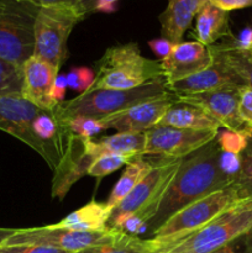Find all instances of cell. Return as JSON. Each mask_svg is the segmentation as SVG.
I'll return each instance as SVG.
<instances>
[{
    "label": "cell",
    "mask_w": 252,
    "mask_h": 253,
    "mask_svg": "<svg viewBox=\"0 0 252 253\" xmlns=\"http://www.w3.org/2000/svg\"><path fill=\"white\" fill-rule=\"evenodd\" d=\"M221 150L216 138L182 158L179 168L148 224L151 234L187 205L232 184L219 167Z\"/></svg>",
    "instance_id": "6da1fadb"
},
{
    "label": "cell",
    "mask_w": 252,
    "mask_h": 253,
    "mask_svg": "<svg viewBox=\"0 0 252 253\" xmlns=\"http://www.w3.org/2000/svg\"><path fill=\"white\" fill-rule=\"evenodd\" d=\"M169 91L166 88L165 78L160 77L143 85L128 90H116V89L88 90L71 100H63L54 106V111L59 120L63 123L77 116L100 120L142 101L167 95Z\"/></svg>",
    "instance_id": "7a4b0ae2"
},
{
    "label": "cell",
    "mask_w": 252,
    "mask_h": 253,
    "mask_svg": "<svg viewBox=\"0 0 252 253\" xmlns=\"http://www.w3.org/2000/svg\"><path fill=\"white\" fill-rule=\"evenodd\" d=\"M95 66V79L89 90H128L163 77L160 62L145 58L135 42L110 47Z\"/></svg>",
    "instance_id": "3957f363"
},
{
    "label": "cell",
    "mask_w": 252,
    "mask_h": 253,
    "mask_svg": "<svg viewBox=\"0 0 252 253\" xmlns=\"http://www.w3.org/2000/svg\"><path fill=\"white\" fill-rule=\"evenodd\" d=\"M85 17L72 5L40 7L34 27V54L59 69L66 62L67 42L78 22Z\"/></svg>",
    "instance_id": "277c9868"
},
{
    "label": "cell",
    "mask_w": 252,
    "mask_h": 253,
    "mask_svg": "<svg viewBox=\"0 0 252 253\" xmlns=\"http://www.w3.org/2000/svg\"><path fill=\"white\" fill-rule=\"evenodd\" d=\"M252 229V199L241 200L198 231L158 253H211Z\"/></svg>",
    "instance_id": "5b68a950"
},
{
    "label": "cell",
    "mask_w": 252,
    "mask_h": 253,
    "mask_svg": "<svg viewBox=\"0 0 252 253\" xmlns=\"http://www.w3.org/2000/svg\"><path fill=\"white\" fill-rule=\"evenodd\" d=\"M239 202L241 199L232 183L229 187L211 193L180 209L160 229L153 231L152 237L168 245L179 244Z\"/></svg>",
    "instance_id": "8992f818"
},
{
    "label": "cell",
    "mask_w": 252,
    "mask_h": 253,
    "mask_svg": "<svg viewBox=\"0 0 252 253\" xmlns=\"http://www.w3.org/2000/svg\"><path fill=\"white\" fill-rule=\"evenodd\" d=\"M39 7L0 0V58L22 66L34 54V27Z\"/></svg>",
    "instance_id": "52a82bcc"
},
{
    "label": "cell",
    "mask_w": 252,
    "mask_h": 253,
    "mask_svg": "<svg viewBox=\"0 0 252 253\" xmlns=\"http://www.w3.org/2000/svg\"><path fill=\"white\" fill-rule=\"evenodd\" d=\"M118 230L104 231H74L57 227L54 225L17 229L16 232L2 245H39L64 250L71 253L99 245L109 244L121 236Z\"/></svg>",
    "instance_id": "ba28073f"
},
{
    "label": "cell",
    "mask_w": 252,
    "mask_h": 253,
    "mask_svg": "<svg viewBox=\"0 0 252 253\" xmlns=\"http://www.w3.org/2000/svg\"><path fill=\"white\" fill-rule=\"evenodd\" d=\"M180 162L182 160H161L160 163L153 165L150 173L111 211L106 227L111 229L119 220L138 210L155 209L157 211L163 194L177 173Z\"/></svg>",
    "instance_id": "9c48e42d"
},
{
    "label": "cell",
    "mask_w": 252,
    "mask_h": 253,
    "mask_svg": "<svg viewBox=\"0 0 252 253\" xmlns=\"http://www.w3.org/2000/svg\"><path fill=\"white\" fill-rule=\"evenodd\" d=\"M219 131L190 130L155 126L145 132L142 156H158L161 160H182L215 140Z\"/></svg>",
    "instance_id": "30bf717a"
},
{
    "label": "cell",
    "mask_w": 252,
    "mask_h": 253,
    "mask_svg": "<svg viewBox=\"0 0 252 253\" xmlns=\"http://www.w3.org/2000/svg\"><path fill=\"white\" fill-rule=\"evenodd\" d=\"M177 100V95L169 91L167 95L138 103L99 121L105 130L114 128L118 132L145 133L157 125L166 111Z\"/></svg>",
    "instance_id": "8fae6325"
},
{
    "label": "cell",
    "mask_w": 252,
    "mask_h": 253,
    "mask_svg": "<svg viewBox=\"0 0 252 253\" xmlns=\"http://www.w3.org/2000/svg\"><path fill=\"white\" fill-rule=\"evenodd\" d=\"M40 110L21 95L0 96V130L26 143L46 160V151L32 131V121Z\"/></svg>",
    "instance_id": "7c38bea8"
},
{
    "label": "cell",
    "mask_w": 252,
    "mask_h": 253,
    "mask_svg": "<svg viewBox=\"0 0 252 253\" xmlns=\"http://www.w3.org/2000/svg\"><path fill=\"white\" fill-rule=\"evenodd\" d=\"M240 88L221 89V90L194 94V95H177V98L180 101L204 109L207 113L219 121L221 127L235 132L249 133L250 136H252L251 130L242 121L239 113Z\"/></svg>",
    "instance_id": "4fadbf2b"
},
{
    "label": "cell",
    "mask_w": 252,
    "mask_h": 253,
    "mask_svg": "<svg viewBox=\"0 0 252 253\" xmlns=\"http://www.w3.org/2000/svg\"><path fill=\"white\" fill-rule=\"evenodd\" d=\"M96 158L89 148V141L69 133L66 152L54 169L52 197L63 199L72 185L88 174L89 168Z\"/></svg>",
    "instance_id": "5bb4252c"
},
{
    "label": "cell",
    "mask_w": 252,
    "mask_h": 253,
    "mask_svg": "<svg viewBox=\"0 0 252 253\" xmlns=\"http://www.w3.org/2000/svg\"><path fill=\"white\" fill-rule=\"evenodd\" d=\"M160 63L166 83H173L211 66L214 53L210 47L198 41L180 42L173 46L172 52Z\"/></svg>",
    "instance_id": "9a60e30c"
},
{
    "label": "cell",
    "mask_w": 252,
    "mask_h": 253,
    "mask_svg": "<svg viewBox=\"0 0 252 253\" xmlns=\"http://www.w3.org/2000/svg\"><path fill=\"white\" fill-rule=\"evenodd\" d=\"M245 85L241 79L225 66L214 54V63L207 69L198 72L173 83H166L168 91L175 95H194L200 93L221 90V89L240 88Z\"/></svg>",
    "instance_id": "2e32d148"
},
{
    "label": "cell",
    "mask_w": 252,
    "mask_h": 253,
    "mask_svg": "<svg viewBox=\"0 0 252 253\" xmlns=\"http://www.w3.org/2000/svg\"><path fill=\"white\" fill-rule=\"evenodd\" d=\"M58 71L56 67L39 57H30L22 64V98L43 110H51L58 105L51 96Z\"/></svg>",
    "instance_id": "e0dca14e"
},
{
    "label": "cell",
    "mask_w": 252,
    "mask_h": 253,
    "mask_svg": "<svg viewBox=\"0 0 252 253\" xmlns=\"http://www.w3.org/2000/svg\"><path fill=\"white\" fill-rule=\"evenodd\" d=\"M208 0H168L167 7L160 15L161 35L173 44L183 42V36L193 19Z\"/></svg>",
    "instance_id": "ac0fdd59"
},
{
    "label": "cell",
    "mask_w": 252,
    "mask_h": 253,
    "mask_svg": "<svg viewBox=\"0 0 252 253\" xmlns=\"http://www.w3.org/2000/svg\"><path fill=\"white\" fill-rule=\"evenodd\" d=\"M156 126H169L190 130H215L221 128L219 121L199 106L184 103L178 99L162 116Z\"/></svg>",
    "instance_id": "d6986e66"
},
{
    "label": "cell",
    "mask_w": 252,
    "mask_h": 253,
    "mask_svg": "<svg viewBox=\"0 0 252 253\" xmlns=\"http://www.w3.org/2000/svg\"><path fill=\"white\" fill-rule=\"evenodd\" d=\"M194 35L197 41L207 47L214 46L215 42L222 37L231 36L229 12L208 1L197 15Z\"/></svg>",
    "instance_id": "ffe728a7"
},
{
    "label": "cell",
    "mask_w": 252,
    "mask_h": 253,
    "mask_svg": "<svg viewBox=\"0 0 252 253\" xmlns=\"http://www.w3.org/2000/svg\"><path fill=\"white\" fill-rule=\"evenodd\" d=\"M111 215L106 203L90 200L88 204L71 212L63 220L54 224L61 229L74 230V231H104Z\"/></svg>",
    "instance_id": "44dd1931"
},
{
    "label": "cell",
    "mask_w": 252,
    "mask_h": 253,
    "mask_svg": "<svg viewBox=\"0 0 252 253\" xmlns=\"http://www.w3.org/2000/svg\"><path fill=\"white\" fill-rule=\"evenodd\" d=\"M145 143V133L116 132L115 135L106 136L99 141H89V148L96 157L105 153L142 156Z\"/></svg>",
    "instance_id": "7402d4cb"
},
{
    "label": "cell",
    "mask_w": 252,
    "mask_h": 253,
    "mask_svg": "<svg viewBox=\"0 0 252 253\" xmlns=\"http://www.w3.org/2000/svg\"><path fill=\"white\" fill-rule=\"evenodd\" d=\"M152 167V163L146 161L143 156L135 158L132 162L126 165L125 170L119 178L116 184L114 185L113 190H111L110 195L106 200V205L111 211L132 192L133 188L150 173Z\"/></svg>",
    "instance_id": "603a6c76"
},
{
    "label": "cell",
    "mask_w": 252,
    "mask_h": 253,
    "mask_svg": "<svg viewBox=\"0 0 252 253\" xmlns=\"http://www.w3.org/2000/svg\"><path fill=\"white\" fill-rule=\"evenodd\" d=\"M157 239L142 240L138 236H130L123 232L120 237L109 244L88 247L74 253H155L158 250L173 246Z\"/></svg>",
    "instance_id": "cb8c5ba5"
},
{
    "label": "cell",
    "mask_w": 252,
    "mask_h": 253,
    "mask_svg": "<svg viewBox=\"0 0 252 253\" xmlns=\"http://www.w3.org/2000/svg\"><path fill=\"white\" fill-rule=\"evenodd\" d=\"M210 48L225 66L229 67L241 79L245 85L252 89V63H250L239 51L227 49L221 44L210 46Z\"/></svg>",
    "instance_id": "d4e9b609"
},
{
    "label": "cell",
    "mask_w": 252,
    "mask_h": 253,
    "mask_svg": "<svg viewBox=\"0 0 252 253\" xmlns=\"http://www.w3.org/2000/svg\"><path fill=\"white\" fill-rule=\"evenodd\" d=\"M22 66L0 58V96L21 95Z\"/></svg>",
    "instance_id": "484cf974"
},
{
    "label": "cell",
    "mask_w": 252,
    "mask_h": 253,
    "mask_svg": "<svg viewBox=\"0 0 252 253\" xmlns=\"http://www.w3.org/2000/svg\"><path fill=\"white\" fill-rule=\"evenodd\" d=\"M140 156L120 155V153H105L96 158L88 170V175L95 178H103L110 173L118 170L121 166L132 162Z\"/></svg>",
    "instance_id": "4316f807"
},
{
    "label": "cell",
    "mask_w": 252,
    "mask_h": 253,
    "mask_svg": "<svg viewBox=\"0 0 252 253\" xmlns=\"http://www.w3.org/2000/svg\"><path fill=\"white\" fill-rule=\"evenodd\" d=\"M234 184L240 199H252V136L241 153V170Z\"/></svg>",
    "instance_id": "83f0119b"
},
{
    "label": "cell",
    "mask_w": 252,
    "mask_h": 253,
    "mask_svg": "<svg viewBox=\"0 0 252 253\" xmlns=\"http://www.w3.org/2000/svg\"><path fill=\"white\" fill-rule=\"evenodd\" d=\"M64 124H66L67 128H68L72 135L85 141L93 140L94 136L105 130L103 124L99 120L91 118H84V116H77V118L69 119V120L64 121Z\"/></svg>",
    "instance_id": "f1b7e54d"
},
{
    "label": "cell",
    "mask_w": 252,
    "mask_h": 253,
    "mask_svg": "<svg viewBox=\"0 0 252 253\" xmlns=\"http://www.w3.org/2000/svg\"><path fill=\"white\" fill-rule=\"evenodd\" d=\"M251 136L249 133L245 132H235V131H230L225 128L224 131L217 132L216 141L219 143L220 150L224 152L236 153V155H241L244 150L246 148L247 143Z\"/></svg>",
    "instance_id": "f546056e"
},
{
    "label": "cell",
    "mask_w": 252,
    "mask_h": 253,
    "mask_svg": "<svg viewBox=\"0 0 252 253\" xmlns=\"http://www.w3.org/2000/svg\"><path fill=\"white\" fill-rule=\"evenodd\" d=\"M95 79V74L90 68L86 67H74L67 74V84L73 90L79 91V94L85 93L91 88Z\"/></svg>",
    "instance_id": "4dcf8cb0"
},
{
    "label": "cell",
    "mask_w": 252,
    "mask_h": 253,
    "mask_svg": "<svg viewBox=\"0 0 252 253\" xmlns=\"http://www.w3.org/2000/svg\"><path fill=\"white\" fill-rule=\"evenodd\" d=\"M219 167L221 172L234 183L241 170V155L221 151L219 156Z\"/></svg>",
    "instance_id": "1f68e13d"
},
{
    "label": "cell",
    "mask_w": 252,
    "mask_h": 253,
    "mask_svg": "<svg viewBox=\"0 0 252 253\" xmlns=\"http://www.w3.org/2000/svg\"><path fill=\"white\" fill-rule=\"evenodd\" d=\"M211 253H252V229Z\"/></svg>",
    "instance_id": "d6a6232c"
},
{
    "label": "cell",
    "mask_w": 252,
    "mask_h": 253,
    "mask_svg": "<svg viewBox=\"0 0 252 253\" xmlns=\"http://www.w3.org/2000/svg\"><path fill=\"white\" fill-rule=\"evenodd\" d=\"M239 113L252 132V89L250 86L244 85L239 89Z\"/></svg>",
    "instance_id": "836d02e7"
},
{
    "label": "cell",
    "mask_w": 252,
    "mask_h": 253,
    "mask_svg": "<svg viewBox=\"0 0 252 253\" xmlns=\"http://www.w3.org/2000/svg\"><path fill=\"white\" fill-rule=\"evenodd\" d=\"M0 253H71L64 250L39 245H1Z\"/></svg>",
    "instance_id": "e575fe53"
},
{
    "label": "cell",
    "mask_w": 252,
    "mask_h": 253,
    "mask_svg": "<svg viewBox=\"0 0 252 253\" xmlns=\"http://www.w3.org/2000/svg\"><path fill=\"white\" fill-rule=\"evenodd\" d=\"M222 47L227 49H234V51L244 52L252 48V26H247L240 31L235 39L231 40L229 43H222Z\"/></svg>",
    "instance_id": "d590c367"
},
{
    "label": "cell",
    "mask_w": 252,
    "mask_h": 253,
    "mask_svg": "<svg viewBox=\"0 0 252 253\" xmlns=\"http://www.w3.org/2000/svg\"><path fill=\"white\" fill-rule=\"evenodd\" d=\"M148 46L152 49V52L155 53L156 57L162 61L166 57H168V54L172 52V48L174 44L170 41H168L165 37H160V39H153L151 41H148Z\"/></svg>",
    "instance_id": "8d00e7d4"
},
{
    "label": "cell",
    "mask_w": 252,
    "mask_h": 253,
    "mask_svg": "<svg viewBox=\"0 0 252 253\" xmlns=\"http://www.w3.org/2000/svg\"><path fill=\"white\" fill-rule=\"evenodd\" d=\"M208 1L226 12L252 6V0H208Z\"/></svg>",
    "instance_id": "74e56055"
},
{
    "label": "cell",
    "mask_w": 252,
    "mask_h": 253,
    "mask_svg": "<svg viewBox=\"0 0 252 253\" xmlns=\"http://www.w3.org/2000/svg\"><path fill=\"white\" fill-rule=\"evenodd\" d=\"M67 86H68V84H67V74H58L56 77V79H54V83L51 91V96L54 103L59 104L63 101L64 95H66Z\"/></svg>",
    "instance_id": "f35d334b"
},
{
    "label": "cell",
    "mask_w": 252,
    "mask_h": 253,
    "mask_svg": "<svg viewBox=\"0 0 252 253\" xmlns=\"http://www.w3.org/2000/svg\"><path fill=\"white\" fill-rule=\"evenodd\" d=\"M20 2L34 5L36 7H47L54 6V5H72L76 6V0H17Z\"/></svg>",
    "instance_id": "ab89813d"
},
{
    "label": "cell",
    "mask_w": 252,
    "mask_h": 253,
    "mask_svg": "<svg viewBox=\"0 0 252 253\" xmlns=\"http://www.w3.org/2000/svg\"><path fill=\"white\" fill-rule=\"evenodd\" d=\"M120 0H95L94 5V12H104V14H111L116 11V4Z\"/></svg>",
    "instance_id": "60d3db41"
},
{
    "label": "cell",
    "mask_w": 252,
    "mask_h": 253,
    "mask_svg": "<svg viewBox=\"0 0 252 253\" xmlns=\"http://www.w3.org/2000/svg\"><path fill=\"white\" fill-rule=\"evenodd\" d=\"M94 5H95V0H76V7L84 17L93 14Z\"/></svg>",
    "instance_id": "b9f144b4"
},
{
    "label": "cell",
    "mask_w": 252,
    "mask_h": 253,
    "mask_svg": "<svg viewBox=\"0 0 252 253\" xmlns=\"http://www.w3.org/2000/svg\"><path fill=\"white\" fill-rule=\"evenodd\" d=\"M16 230L17 229H4V227H0V246H1L7 239H10V237L16 232Z\"/></svg>",
    "instance_id": "7bdbcfd3"
},
{
    "label": "cell",
    "mask_w": 252,
    "mask_h": 253,
    "mask_svg": "<svg viewBox=\"0 0 252 253\" xmlns=\"http://www.w3.org/2000/svg\"><path fill=\"white\" fill-rule=\"evenodd\" d=\"M240 53H241L242 56H244L245 58L250 62V63H252V48L247 49V51H244V52H240Z\"/></svg>",
    "instance_id": "ee69618b"
},
{
    "label": "cell",
    "mask_w": 252,
    "mask_h": 253,
    "mask_svg": "<svg viewBox=\"0 0 252 253\" xmlns=\"http://www.w3.org/2000/svg\"><path fill=\"white\" fill-rule=\"evenodd\" d=\"M161 250H162V249H161ZM158 251H160V250H158ZM158 251H157V252H155V253H158Z\"/></svg>",
    "instance_id": "f6af8a7d"
}]
</instances>
